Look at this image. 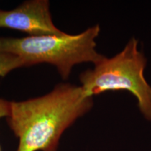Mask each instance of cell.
Instances as JSON below:
<instances>
[{
    "mask_svg": "<svg viewBox=\"0 0 151 151\" xmlns=\"http://www.w3.org/2000/svg\"><path fill=\"white\" fill-rule=\"evenodd\" d=\"M94 106L81 86L60 83L49 93L10 101L9 125L19 138L16 151H56L63 132Z\"/></svg>",
    "mask_w": 151,
    "mask_h": 151,
    "instance_id": "6da1fadb",
    "label": "cell"
},
{
    "mask_svg": "<svg viewBox=\"0 0 151 151\" xmlns=\"http://www.w3.org/2000/svg\"><path fill=\"white\" fill-rule=\"evenodd\" d=\"M99 24L78 35L0 37V50L18 56L26 67L48 63L56 67L63 80H67L74 66L85 62L97 63L104 57L96 50Z\"/></svg>",
    "mask_w": 151,
    "mask_h": 151,
    "instance_id": "7a4b0ae2",
    "label": "cell"
},
{
    "mask_svg": "<svg viewBox=\"0 0 151 151\" xmlns=\"http://www.w3.org/2000/svg\"><path fill=\"white\" fill-rule=\"evenodd\" d=\"M147 59L139 48V41L132 37L124 48L112 58L104 56L92 69L80 74L81 87L88 97L109 91L126 90L134 96L138 108L151 121V86L144 72Z\"/></svg>",
    "mask_w": 151,
    "mask_h": 151,
    "instance_id": "3957f363",
    "label": "cell"
},
{
    "mask_svg": "<svg viewBox=\"0 0 151 151\" xmlns=\"http://www.w3.org/2000/svg\"><path fill=\"white\" fill-rule=\"evenodd\" d=\"M0 28H10L29 36L65 34L52 22L47 0H30L11 11L0 10Z\"/></svg>",
    "mask_w": 151,
    "mask_h": 151,
    "instance_id": "277c9868",
    "label": "cell"
},
{
    "mask_svg": "<svg viewBox=\"0 0 151 151\" xmlns=\"http://www.w3.org/2000/svg\"><path fill=\"white\" fill-rule=\"evenodd\" d=\"M26 67L23 60L9 52L0 50V77H4L17 68Z\"/></svg>",
    "mask_w": 151,
    "mask_h": 151,
    "instance_id": "5b68a950",
    "label": "cell"
},
{
    "mask_svg": "<svg viewBox=\"0 0 151 151\" xmlns=\"http://www.w3.org/2000/svg\"><path fill=\"white\" fill-rule=\"evenodd\" d=\"M9 111H10V101L0 98V118L8 117Z\"/></svg>",
    "mask_w": 151,
    "mask_h": 151,
    "instance_id": "8992f818",
    "label": "cell"
}]
</instances>
